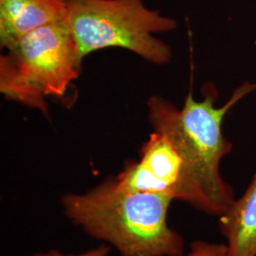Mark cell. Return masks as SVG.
Wrapping results in <instances>:
<instances>
[{
    "mask_svg": "<svg viewBox=\"0 0 256 256\" xmlns=\"http://www.w3.org/2000/svg\"><path fill=\"white\" fill-rule=\"evenodd\" d=\"M256 90V82H243L220 108L214 106L218 92L212 88L202 101L189 93L180 110L160 96L147 102L154 131L168 137L184 162L183 202L204 214L220 216L236 200L232 187L220 173L222 160L232 149L222 124L230 110Z\"/></svg>",
    "mask_w": 256,
    "mask_h": 256,
    "instance_id": "6da1fadb",
    "label": "cell"
},
{
    "mask_svg": "<svg viewBox=\"0 0 256 256\" xmlns=\"http://www.w3.org/2000/svg\"><path fill=\"white\" fill-rule=\"evenodd\" d=\"M174 200L130 192L110 178L84 194L62 198L66 216L88 236L110 243L120 256H183L182 236L167 222Z\"/></svg>",
    "mask_w": 256,
    "mask_h": 256,
    "instance_id": "7a4b0ae2",
    "label": "cell"
},
{
    "mask_svg": "<svg viewBox=\"0 0 256 256\" xmlns=\"http://www.w3.org/2000/svg\"><path fill=\"white\" fill-rule=\"evenodd\" d=\"M0 58V92L48 113V97H62L81 74L82 58L66 18L20 37Z\"/></svg>",
    "mask_w": 256,
    "mask_h": 256,
    "instance_id": "3957f363",
    "label": "cell"
},
{
    "mask_svg": "<svg viewBox=\"0 0 256 256\" xmlns=\"http://www.w3.org/2000/svg\"><path fill=\"white\" fill-rule=\"evenodd\" d=\"M66 2V20L82 59L100 50L120 48L154 64L171 60L170 46L154 34L173 30L176 22L148 9L144 0Z\"/></svg>",
    "mask_w": 256,
    "mask_h": 256,
    "instance_id": "277c9868",
    "label": "cell"
},
{
    "mask_svg": "<svg viewBox=\"0 0 256 256\" xmlns=\"http://www.w3.org/2000/svg\"><path fill=\"white\" fill-rule=\"evenodd\" d=\"M66 0H0V45L6 48L28 32L66 18Z\"/></svg>",
    "mask_w": 256,
    "mask_h": 256,
    "instance_id": "5b68a950",
    "label": "cell"
},
{
    "mask_svg": "<svg viewBox=\"0 0 256 256\" xmlns=\"http://www.w3.org/2000/svg\"><path fill=\"white\" fill-rule=\"evenodd\" d=\"M218 218L228 256H256V172L244 194Z\"/></svg>",
    "mask_w": 256,
    "mask_h": 256,
    "instance_id": "8992f818",
    "label": "cell"
},
{
    "mask_svg": "<svg viewBox=\"0 0 256 256\" xmlns=\"http://www.w3.org/2000/svg\"><path fill=\"white\" fill-rule=\"evenodd\" d=\"M183 256H228V254L226 244L196 240L191 243L189 252Z\"/></svg>",
    "mask_w": 256,
    "mask_h": 256,
    "instance_id": "52a82bcc",
    "label": "cell"
},
{
    "mask_svg": "<svg viewBox=\"0 0 256 256\" xmlns=\"http://www.w3.org/2000/svg\"><path fill=\"white\" fill-rule=\"evenodd\" d=\"M110 248L106 245H101L96 248L90 250L86 252H84L82 254H63L60 252L56 250H50L46 252H39L34 256H106L110 254Z\"/></svg>",
    "mask_w": 256,
    "mask_h": 256,
    "instance_id": "ba28073f",
    "label": "cell"
}]
</instances>
